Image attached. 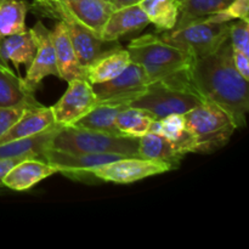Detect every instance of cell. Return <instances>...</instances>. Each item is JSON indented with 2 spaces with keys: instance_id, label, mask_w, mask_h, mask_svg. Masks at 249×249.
Masks as SVG:
<instances>
[{
  "instance_id": "3",
  "label": "cell",
  "mask_w": 249,
  "mask_h": 249,
  "mask_svg": "<svg viewBox=\"0 0 249 249\" xmlns=\"http://www.w3.org/2000/svg\"><path fill=\"white\" fill-rule=\"evenodd\" d=\"M185 128L192 136L195 152L211 153L226 145L237 129L230 114L218 105L203 101L184 114Z\"/></svg>"
},
{
  "instance_id": "32",
  "label": "cell",
  "mask_w": 249,
  "mask_h": 249,
  "mask_svg": "<svg viewBox=\"0 0 249 249\" xmlns=\"http://www.w3.org/2000/svg\"><path fill=\"white\" fill-rule=\"evenodd\" d=\"M232 60L237 72L240 73L246 80H249V56L240 53V51L232 50Z\"/></svg>"
},
{
  "instance_id": "24",
  "label": "cell",
  "mask_w": 249,
  "mask_h": 249,
  "mask_svg": "<svg viewBox=\"0 0 249 249\" xmlns=\"http://www.w3.org/2000/svg\"><path fill=\"white\" fill-rule=\"evenodd\" d=\"M232 0H177L179 18L173 29H179L194 22L202 21L225 9Z\"/></svg>"
},
{
  "instance_id": "1",
  "label": "cell",
  "mask_w": 249,
  "mask_h": 249,
  "mask_svg": "<svg viewBox=\"0 0 249 249\" xmlns=\"http://www.w3.org/2000/svg\"><path fill=\"white\" fill-rule=\"evenodd\" d=\"M190 83L199 97L225 109L242 128L249 111L248 80L235 68L230 38L214 53L194 58L189 71Z\"/></svg>"
},
{
  "instance_id": "9",
  "label": "cell",
  "mask_w": 249,
  "mask_h": 249,
  "mask_svg": "<svg viewBox=\"0 0 249 249\" xmlns=\"http://www.w3.org/2000/svg\"><path fill=\"white\" fill-rule=\"evenodd\" d=\"M172 169L173 167L168 163L156 162L139 156H133V157H123L114 162L99 165L94 169L92 175L96 179L107 182L131 184L146 178L163 174Z\"/></svg>"
},
{
  "instance_id": "14",
  "label": "cell",
  "mask_w": 249,
  "mask_h": 249,
  "mask_svg": "<svg viewBox=\"0 0 249 249\" xmlns=\"http://www.w3.org/2000/svg\"><path fill=\"white\" fill-rule=\"evenodd\" d=\"M55 125L51 107H44L41 105L26 107L18 119L0 138V143L36 135L53 128Z\"/></svg>"
},
{
  "instance_id": "10",
  "label": "cell",
  "mask_w": 249,
  "mask_h": 249,
  "mask_svg": "<svg viewBox=\"0 0 249 249\" xmlns=\"http://www.w3.org/2000/svg\"><path fill=\"white\" fill-rule=\"evenodd\" d=\"M97 105L91 84L84 78L68 82V88L60 100L51 106L55 123L71 126Z\"/></svg>"
},
{
  "instance_id": "22",
  "label": "cell",
  "mask_w": 249,
  "mask_h": 249,
  "mask_svg": "<svg viewBox=\"0 0 249 249\" xmlns=\"http://www.w3.org/2000/svg\"><path fill=\"white\" fill-rule=\"evenodd\" d=\"M36 49V41L31 29L0 38V56L5 62L11 61L16 67L22 63L31 65Z\"/></svg>"
},
{
  "instance_id": "12",
  "label": "cell",
  "mask_w": 249,
  "mask_h": 249,
  "mask_svg": "<svg viewBox=\"0 0 249 249\" xmlns=\"http://www.w3.org/2000/svg\"><path fill=\"white\" fill-rule=\"evenodd\" d=\"M31 33L36 41V49L23 80L27 87L34 91L39 83L45 77L49 75L60 77V74H58L55 49L51 41L50 31L44 26L43 22L38 21L31 28Z\"/></svg>"
},
{
  "instance_id": "34",
  "label": "cell",
  "mask_w": 249,
  "mask_h": 249,
  "mask_svg": "<svg viewBox=\"0 0 249 249\" xmlns=\"http://www.w3.org/2000/svg\"><path fill=\"white\" fill-rule=\"evenodd\" d=\"M141 0H111L112 5L114 6V9H122V7L125 6H131V5L139 4Z\"/></svg>"
},
{
  "instance_id": "13",
  "label": "cell",
  "mask_w": 249,
  "mask_h": 249,
  "mask_svg": "<svg viewBox=\"0 0 249 249\" xmlns=\"http://www.w3.org/2000/svg\"><path fill=\"white\" fill-rule=\"evenodd\" d=\"M58 173L57 168L40 158H23L2 179L5 187L14 191H27L46 178Z\"/></svg>"
},
{
  "instance_id": "7",
  "label": "cell",
  "mask_w": 249,
  "mask_h": 249,
  "mask_svg": "<svg viewBox=\"0 0 249 249\" xmlns=\"http://www.w3.org/2000/svg\"><path fill=\"white\" fill-rule=\"evenodd\" d=\"M38 9L43 11L46 16H53L63 22L67 29L72 45L78 56L80 65L84 68L89 67L96 58L104 53V45L106 41L102 40L100 36L92 33L88 27L80 23L63 5L61 1L45 2V4H36Z\"/></svg>"
},
{
  "instance_id": "5",
  "label": "cell",
  "mask_w": 249,
  "mask_h": 249,
  "mask_svg": "<svg viewBox=\"0 0 249 249\" xmlns=\"http://www.w3.org/2000/svg\"><path fill=\"white\" fill-rule=\"evenodd\" d=\"M230 22L213 23L202 21L194 22L179 29L160 32V38L172 45L186 51L194 58L203 57L214 53L229 39Z\"/></svg>"
},
{
  "instance_id": "33",
  "label": "cell",
  "mask_w": 249,
  "mask_h": 249,
  "mask_svg": "<svg viewBox=\"0 0 249 249\" xmlns=\"http://www.w3.org/2000/svg\"><path fill=\"white\" fill-rule=\"evenodd\" d=\"M23 158H15V160H0V187L4 186L2 184V179L6 175V173L16 164L17 162H19Z\"/></svg>"
},
{
  "instance_id": "2",
  "label": "cell",
  "mask_w": 249,
  "mask_h": 249,
  "mask_svg": "<svg viewBox=\"0 0 249 249\" xmlns=\"http://www.w3.org/2000/svg\"><path fill=\"white\" fill-rule=\"evenodd\" d=\"M126 50L131 62L145 71L150 84L158 82L196 94L189 78L194 57L186 51L172 45L155 34H146L133 39Z\"/></svg>"
},
{
  "instance_id": "29",
  "label": "cell",
  "mask_w": 249,
  "mask_h": 249,
  "mask_svg": "<svg viewBox=\"0 0 249 249\" xmlns=\"http://www.w3.org/2000/svg\"><path fill=\"white\" fill-rule=\"evenodd\" d=\"M249 0H232L225 9L211 15L204 21L213 22V23H228L235 19L248 21Z\"/></svg>"
},
{
  "instance_id": "19",
  "label": "cell",
  "mask_w": 249,
  "mask_h": 249,
  "mask_svg": "<svg viewBox=\"0 0 249 249\" xmlns=\"http://www.w3.org/2000/svg\"><path fill=\"white\" fill-rule=\"evenodd\" d=\"M130 63V56L126 49L119 46L108 49L105 50L89 67L85 68V79L90 84L107 82L123 72Z\"/></svg>"
},
{
  "instance_id": "37",
  "label": "cell",
  "mask_w": 249,
  "mask_h": 249,
  "mask_svg": "<svg viewBox=\"0 0 249 249\" xmlns=\"http://www.w3.org/2000/svg\"><path fill=\"white\" fill-rule=\"evenodd\" d=\"M106 1H109V2H111V0H106Z\"/></svg>"
},
{
  "instance_id": "20",
  "label": "cell",
  "mask_w": 249,
  "mask_h": 249,
  "mask_svg": "<svg viewBox=\"0 0 249 249\" xmlns=\"http://www.w3.org/2000/svg\"><path fill=\"white\" fill-rule=\"evenodd\" d=\"M23 79L14 74L9 66L0 63V107H32L39 104Z\"/></svg>"
},
{
  "instance_id": "27",
  "label": "cell",
  "mask_w": 249,
  "mask_h": 249,
  "mask_svg": "<svg viewBox=\"0 0 249 249\" xmlns=\"http://www.w3.org/2000/svg\"><path fill=\"white\" fill-rule=\"evenodd\" d=\"M29 5L24 0L0 2V38L26 31V15Z\"/></svg>"
},
{
  "instance_id": "11",
  "label": "cell",
  "mask_w": 249,
  "mask_h": 249,
  "mask_svg": "<svg viewBox=\"0 0 249 249\" xmlns=\"http://www.w3.org/2000/svg\"><path fill=\"white\" fill-rule=\"evenodd\" d=\"M126 156L116 153H82L67 152V151L55 150L48 147L44 151L43 160L57 168L58 173L72 179L84 180L88 177H92V172L99 165L114 162ZM96 179V178H95Z\"/></svg>"
},
{
  "instance_id": "15",
  "label": "cell",
  "mask_w": 249,
  "mask_h": 249,
  "mask_svg": "<svg viewBox=\"0 0 249 249\" xmlns=\"http://www.w3.org/2000/svg\"><path fill=\"white\" fill-rule=\"evenodd\" d=\"M51 41L55 49L56 62H57L58 74L61 79L71 82L78 78L85 79V68L80 65L74 48L72 45L67 29L62 21H58L55 28L50 31Z\"/></svg>"
},
{
  "instance_id": "25",
  "label": "cell",
  "mask_w": 249,
  "mask_h": 249,
  "mask_svg": "<svg viewBox=\"0 0 249 249\" xmlns=\"http://www.w3.org/2000/svg\"><path fill=\"white\" fill-rule=\"evenodd\" d=\"M139 5L158 32L170 31L177 24L179 18L177 0H141Z\"/></svg>"
},
{
  "instance_id": "8",
  "label": "cell",
  "mask_w": 249,
  "mask_h": 249,
  "mask_svg": "<svg viewBox=\"0 0 249 249\" xmlns=\"http://www.w3.org/2000/svg\"><path fill=\"white\" fill-rule=\"evenodd\" d=\"M150 85L142 67L131 62L123 72L111 80L91 84L97 104L129 106L133 100L146 91Z\"/></svg>"
},
{
  "instance_id": "18",
  "label": "cell",
  "mask_w": 249,
  "mask_h": 249,
  "mask_svg": "<svg viewBox=\"0 0 249 249\" xmlns=\"http://www.w3.org/2000/svg\"><path fill=\"white\" fill-rule=\"evenodd\" d=\"M61 128L62 126L56 124L53 128L36 135L0 143V160H15V158L43 160L44 151L50 147L51 140Z\"/></svg>"
},
{
  "instance_id": "28",
  "label": "cell",
  "mask_w": 249,
  "mask_h": 249,
  "mask_svg": "<svg viewBox=\"0 0 249 249\" xmlns=\"http://www.w3.org/2000/svg\"><path fill=\"white\" fill-rule=\"evenodd\" d=\"M151 131L164 136L172 142H178L186 133L184 114H170L155 121Z\"/></svg>"
},
{
  "instance_id": "36",
  "label": "cell",
  "mask_w": 249,
  "mask_h": 249,
  "mask_svg": "<svg viewBox=\"0 0 249 249\" xmlns=\"http://www.w3.org/2000/svg\"><path fill=\"white\" fill-rule=\"evenodd\" d=\"M0 63H1V65H6V66H9V65H7L6 62H5L4 60H2V58H1V56H0Z\"/></svg>"
},
{
  "instance_id": "30",
  "label": "cell",
  "mask_w": 249,
  "mask_h": 249,
  "mask_svg": "<svg viewBox=\"0 0 249 249\" xmlns=\"http://www.w3.org/2000/svg\"><path fill=\"white\" fill-rule=\"evenodd\" d=\"M230 38L233 51H240L249 56V22L235 19L230 22Z\"/></svg>"
},
{
  "instance_id": "35",
  "label": "cell",
  "mask_w": 249,
  "mask_h": 249,
  "mask_svg": "<svg viewBox=\"0 0 249 249\" xmlns=\"http://www.w3.org/2000/svg\"><path fill=\"white\" fill-rule=\"evenodd\" d=\"M36 4H45V2H53V1H60V0H34Z\"/></svg>"
},
{
  "instance_id": "16",
  "label": "cell",
  "mask_w": 249,
  "mask_h": 249,
  "mask_svg": "<svg viewBox=\"0 0 249 249\" xmlns=\"http://www.w3.org/2000/svg\"><path fill=\"white\" fill-rule=\"evenodd\" d=\"M148 23L150 21L139 4L114 9L105 24L101 38L106 43L117 41L126 34L142 31Z\"/></svg>"
},
{
  "instance_id": "4",
  "label": "cell",
  "mask_w": 249,
  "mask_h": 249,
  "mask_svg": "<svg viewBox=\"0 0 249 249\" xmlns=\"http://www.w3.org/2000/svg\"><path fill=\"white\" fill-rule=\"evenodd\" d=\"M50 147L67 152L116 153L133 157L139 156V139L71 125L62 126L56 133Z\"/></svg>"
},
{
  "instance_id": "26",
  "label": "cell",
  "mask_w": 249,
  "mask_h": 249,
  "mask_svg": "<svg viewBox=\"0 0 249 249\" xmlns=\"http://www.w3.org/2000/svg\"><path fill=\"white\" fill-rule=\"evenodd\" d=\"M155 121L145 109L126 106L117 116L116 125L121 135L139 139L151 131Z\"/></svg>"
},
{
  "instance_id": "6",
  "label": "cell",
  "mask_w": 249,
  "mask_h": 249,
  "mask_svg": "<svg viewBox=\"0 0 249 249\" xmlns=\"http://www.w3.org/2000/svg\"><path fill=\"white\" fill-rule=\"evenodd\" d=\"M204 100L189 90L177 89L162 83H151L146 91L129 104L147 111L156 121L170 114H185Z\"/></svg>"
},
{
  "instance_id": "23",
  "label": "cell",
  "mask_w": 249,
  "mask_h": 249,
  "mask_svg": "<svg viewBox=\"0 0 249 249\" xmlns=\"http://www.w3.org/2000/svg\"><path fill=\"white\" fill-rule=\"evenodd\" d=\"M126 106L108 104H97L92 109H90L84 117L75 122L73 125L78 128L91 129V130L102 131V133L121 135L116 125V119L119 112Z\"/></svg>"
},
{
  "instance_id": "31",
  "label": "cell",
  "mask_w": 249,
  "mask_h": 249,
  "mask_svg": "<svg viewBox=\"0 0 249 249\" xmlns=\"http://www.w3.org/2000/svg\"><path fill=\"white\" fill-rule=\"evenodd\" d=\"M24 108H26L24 106L11 107V108L0 107V138L6 133L7 129L23 113Z\"/></svg>"
},
{
  "instance_id": "21",
  "label": "cell",
  "mask_w": 249,
  "mask_h": 249,
  "mask_svg": "<svg viewBox=\"0 0 249 249\" xmlns=\"http://www.w3.org/2000/svg\"><path fill=\"white\" fill-rule=\"evenodd\" d=\"M139 156L156 162L168 163L173 168L178 167L185 156L177 145L164 136L153 131H148L139 138Z\"/></svg>"
},
{
  "instance_id": "17",
  "label": "cell",
  "mask_w": 249,
  "mask_h": 249,
  "mask_svg": "<svg viewBox=\"0 0 249 249\" xmlns=\"http://www.w3.org/2000/svg\"><path fill=\"white\" fill-rule=\"evenodd\" d=\"M61 1L80 23L84 24L92 33L101 38L105 24L114 11L112 2L106 0H61Z\"/></svg>"
}]
</instances>
